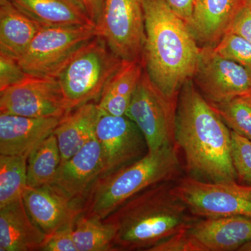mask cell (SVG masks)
Returning a JSON list of instances; mask_svg holds the SVG:
<instances>
[{
    "label": "cell",
    "instance_id": "cell-1",
    "mask_svg": "<svg viewBox=\"0 0 251 251\" xmlns=\"http://www.w3.org/2000/svg\"><path fill=\"white\" fill-rule=\"evenodd\" d=\"M175 143L190 176L211 182L237 181L231 130L204 99L192 78L178 96Z\"/></svg>",
    "mask_w": 251,
    "mask_h": 251
},
{
    "label": "cell",
    "instance_id": "cell-2",
    "mask_svg": "<svg viewBox=\"0 0 251 251\" xmlns=\"http://www.w3.org/2000/svg\"><path fill=\"white\" fill-rule=\"evenodd\" d=\"M145 72L168 99L177 100L183 85L193 78L201 48L184 21L164 0H144Z\"/></svg>",
    "mask_w": 251,
    "mask_h": 251
},
{
    "label": "cell",
    "instance_id": "cell-3",
    "mask_svg": "<svg viewBox=\"0 0 251 251\" xmlns=\"http://www.w3.org/2000/svg\"><path fill=\"white\" fill-rule=\"evenodd\" d=\"M173 183L143 190L103 219L115 229V251H148L197 219L175 194Z\"/></svg>",
    "mask_w": 251,
    "mask_h": 251
},
{
    "label": "cell",
    "instance_id": "cell-4",
    "mask_svg": "<svg viewBox=\"0 0 251 251\" xmlns=\"http://www.w3.org/2000/svg\"><path fill=\"white\" fill-rule=\"evenodd\" d=\"M176 145L148 152L115 173L99 177L82 204V215L103 220L126 201L153 185L174 181L181 173Z\"/></svg>",
    "mask_w": 251,
    "mask_h": 251
},
{
    "label": "cell",
    "instance_id": "cell-5",
    "mask_svg": "<svg viewBox=\"0 0 251 251\" xmlns=\"http://www.w3.org/2000/svg\"><path fill=\"white\" fill-rule=\"evenodd\" d=\"M123 62L98 35L78 50L55 77L69 111L97 103Z\"/></svg>",
    "mask_w": 251,
    "mask_h": 251
},
{
    "label": "cell",
    "instance_id": "cell-6",
    "mask_svg": "<svg viewBox=\"0 0 251 251\" xmlns=\"http://www.w3.org/2000/svg\"><path fill=\"white\" fill-rule=\"evenodd\" d=\"M174 192L197 218H251V185L211 182L187 176L173 183Z\"/></svg>",
    "mask_w": 251,
    "mask_h": 251
},
{
    "label": "cell",
    "instance_id": "cell-7",
    "mask_svg": "<svg viewBox=\"0 0 251 251\" xmlns=\"http://www.w3.org/2000/svg\"><path fill=\"white\" fill-rule=\"evenodd\" d=\"M97 36L96 26L41 27L18 62L28 75L55 77L74 54Z\"/></svg>",
    "mask_w": 251,
    "mask_h": 251
},
{
    "label": "cell",
    "instance_id": "cell-8",
    "mask_svg": "<svg viewBox=\"0 0 251 251\" xmlns=\"http://www.w3.org/2000/svg\"><path fill=\"white\" fill-rule=\"evenodd\" d=\"M177 100L166 97L144 70L126 116L138 126L153 152L175 145V127Z\"/></svg>",
    "mask_w": 251,
    "mask_h": 251
},
{
    "label": "cell",
    "instance_id": "cell-9",
    "mask_svg": "<svg viewBox=\"0 0 251 251\" xmlns=\"http://www.w3.org/2000/svg\"><path fill=\"white\" fill-rule=\"evenodd\" d=\"M97 35L123 61L143 62L144 0H104Z\"/></svg>",
    "mask_w": 251,
    "mask_h": 251
},
{
    "label": "cell",
    "instance_id": "cell-10",
    "mask_svg": "<svg viewBox=\"0 0 251 251\" xmlns=\"http://www.w3.org/2000/svg\"><path fill=\"white\" fill-rule=\"evenodd\" d=\"M0 112L35 118H63L70 111L57 78L29 75L0 92Z\"/></svg>",
    "mask_w": 251,
    "mask_h": 251
},
{
    "label": "cell",
    "instance_id": "cell-11",
    "mask_svg": "<svg viewBox=\"0 0 251 251\" xmlns=\"http://www.w3.org/2000/svg\"><path fill=\"white\" fill-rule=\"evenodd\" d=\"M195 85L211 104L245 95L251 89V72L216 53L212 46H202L193 75Z\"/></svg>",
    "mask_w": 251,
    "mask_h": 251
},
{
    "label": "cell",
    "instance_id": "cell-12",
    "mask_svg": "<svg viewBox=\"0 0 251 251\" xmlns=\"http://www.w3.org/2000/svg\"><path fill=\"white\" fill-rule=\"evenodd\" d=\"M95 137L101 150L103 172L107 176L138 161L148 153L145 137L128 117L100 112L95 127Z\"/></svg>",
    "mask_w": 251,
    "mask_h": 251
},
{
    "label": "cell",
    "instance_id": "cell-13",
    "mask_svg": "<svg viewBox=\"0 0 251 251\" xmlns=\"http://www.w3.org/2000/svg\"><path fill=\"white\" fill-rule=\"evenodd\" d=\"M103 172L101 150L95 135L67 161L61 163L49 186L82 206Z\"/></svg>",
    "mask_w": 251,
    "mask_h": 251
},
{
    "label": "cell",
    "instance_id": "cell-14",
    "mask_svg": "<svg viewBox=\"0 0 251 251\" xmlns=\"http://www.w3.org/2000/svg\"><path fill=\"white\" fill-rule=\"evenodd\" d=\"M22 197L31 219L48 237L75 224L82 212V206L49 185L40 187L26 186Z\"/></svg>",
    "mask_w": 251,
    "mask_h": 251
},
{
    "label": "cell",
    "instance_id": "cell-15",
    "mask_svg": "<svg viewBox=\"0 0 251 251\" xmlns=\"http://www.w3.org/2000/svg\"><path fill=\"white\" fill-rule=\"evenodd\" d=\"M61 119L0 114V154L28 158L33 150L53 133Z\"/></svg>",
    "mask_w": 251,
    "mask_h": 251
},
{
    "label": "cell",
    "instance_id": "cell-16",
    "mask_svg": "<svg viewBox=\"0 0 251 251\" xmlns=\"http://www.w3.org/2000/svg\"><path fill=\"white\" fill-rule=\"evenodd\" d=\"M202 251H234L251 239V218L225 216L196 219L188 229Z\"/></svg>",
    "mask_w": 251,
    "mask_h": 251
},
{
    "label": "cell",
    "instance_id": "cell-17",
    "mask_svg": "<svg viewBox=\"0 0 251 251\" xmlns=\"http://www.w3.org/2000/svg\"><path fill=\"white\" fill-rule=\"evenodd\" d=\"M47 238L31 219L23 197L0 207V251H41Z\"/></svg>",
    "mask_w": 251,
    "mask_h": 251
},
{
    "label": "cell",
    "instance_id": "cell-18",
    "mask_svg": "<svg viewBox=\"0 0 251 251\" xmlns=\"http://www.w3.org/2000/svg\"><path fill=\"white\" fill-rule=\"evenodd\" d=\"M245 5L246 0H197L188 27L198 43L213 47Z\"/></svg>",
    "mask_w": 251,
    "mask_h": 251
},
{
    "label": "cell",
    "instance_id": "cell-19",
    "mask_svg": "<svg viewBox=\"0 0 251 251\" xmlns=\"http://www.w3.org/2000/svg\"><path fill=\"white\" fill-rule=\"evenodd\" d=\"M100 111L96 102L72 110L61 119L53 134L57 138L62 162L77 152L95 135V127Z\"/></svg>",
    "mask_w": 251,
    "mask_h": 251
},
{
    "label": "cell",
    "instance_id": "cell-20",
    "mask_svg": "<svg viewBox=\"0 0 251 251\" xmlns=\"http://www.w3.org/2000/svg\"><path fill=\"white\" fill-rule=\"evenodd\" d=\"M10 1L41 27L94 25L83 9L74 0Z\"/></svg>",
    "mask_w": 251,
    "mask_h": 251
},
{
    "label": "cell",
    "instance_id": "cell-21",
    "mask_svg": "<svg viewBox=\"0 0 251 251\" xmlns=\"http://www.w3.org/2000/svg\"><path fill=\"white\" fill-rule=\"evenodd\" d=\"M145 68L140 61H124L110 77L97 102L102 113L125 116Z\"/></svg>",
    "mask_w": 251,
    "mask_h": 251
},
{
    "label": "cell",
    "instance_id": "cell-22",
    "mask_svg": "<svg viewBox=\"0 0 251 251\" xmlns=\"http://www.w3.org/2000/svg\"><path fill=\"white\" fill-rule=\"evenodd\" d=\"M41 26L10 0H0V51L19 58Z\"/></svg>",
    "mask_w": 251,
    "mask_h": 251
},
{
    "label": "cell",
    "instance_id": "cell-23",
    "mask_svg": "<svg viewBox=\"0 0 251 251\" xmlns=\"http://www.w3.org/2000/svg\"><path fill=\"white\" fill-rule=\"evenodd\" d=\"M62 162L57 138L52 133L27 158V186L40 187L53 179Z\"/></svg>",
    "mask_w": 251,
    "mask_h": 251
},
{
    "label": "cell",
    "instance_id": "cell-24",
    "mask_svg": "<svg viewBox=\"0 0 251 251\" xmlns=\"http://www.w3.org/2000/svg\"><path fill=\"white\" fill-rule=\"evenodd\" d=\"M77 251H115V229L103 220L80 214L73 230Z\"/></svg>",
    "mask_w": 251,
    "mask_h": 251
},
{
    "label": "cell",
    "instance_id": "cell-25",
    "mask_svg": "<svg viewBox=\"0 0 251 251\" xmlns=\"http://www.w3.org/2000/svg\"><path fill=\"white\" fill-rule=\"evenodd\" d=\"M27 158L0 154V207L22 197L27 186Z\"/></svg>",
    "mask_w": 251,
    "mask_h": 251
},
{
    "label": "cell",
    "instance_id": "cell-26",
    "mask_svg": "<svg viewBox=\"0 0 251 251\" xmlns=\"http://www.w3.org/2000/svg\"><path fill=\"white\" fill-rule=\"evenodd\" d=\"M210 104L231 131L251 140V99L243 95L224 103Z\"/></svg>",
    "mask_w": 251,
    "mask_h": 251
},
{
    "label": "cell",
    "instance_id": "cell-27",
    "mask_svg": "<svg viewBox=\"0 0 251 251\" xmlns=\"http://www.w3.org/2000/svg\"><path fill=\"white\" fill-rule=\"evenodd\" d=\"M213 48L216 53L251 72V43L244 38L233 33H226Z\"/></svg>",
    "mask_w": 251,
    "mask_h": 251
},
{
    "label": "cell",
    "instance_id": "cell-28",
    "mask_svg": "<svg viewBox=\"0 0 251 251\" xmlns=\"http://www.w3.org/2000/svg\"><path fill=\"white\" fill-rule=\"evenodd\" d=\"M232 159L237 181L251 185V140L231 131Z\"/></svg>",
    "mask_w": 251,
    "mask_h": 251
},
{
    "label": "cell",
    "instance_id": "cell-29",
    "mask_svg": "<svg viewBox=\"0 0 251 251\" xmlns=\"http://www.w3.org/2000/svg\"><path fill=\"white\" fill-rule=\"evenodd\" d=\"M28 75L17 58L0 52V92L21 82Z\"/></svg>",
    "mask_w": 251,
    "mask_h": 251
},
{
    "label": "cell",
    "instance_id": "cell-30",
    "mask_svg": "<svg viewBox=\"0 0 251 251\" xmlns=\"http://www.w3.org/2000/svg\"><path fill=\"white\" fill-rule=\"evenodd\" d=\"M148 251H202L188 233V229L175 234Z\"/></svg>",
    "mask_w": 251,
    "mask_h": 251
},
{
    "label": "cell",
    "instance_id": "cell-31",
    "mask_svg": "<svg viewBox=\"0 0 251 251\" xmlns=\"http://www.w3.org/2000/svg\"><path fill=\"white\" fill-rule=\"evenodd\" d=\"M74 225L54 232L46 239L42 251H77L73 230Z\"/></svg>",
    "mask_w": 251,
    "mask_h": 251
},
{
    "label": "cell",
    "instance_id": "cell-32",
    "mask_svg": "<svg viewBox=\"0 0 251 251\" xmlns=\"http://www.w3.org/2000/svg\"><path fill=\"white\" fill-rule=\"evenodd\" d=\"M233 33L251 43V10L245 5L236 15L226 33Z\"/></svg>",
    "mask_w": 251,
    "mask_h": 251
},
{
    "label": "cell",
    "instance_id": "cell-33",
    "mask_svg": "<svg viewBox=\"0 0 251 251\" xmlns=\"http://www.w3.org/2000/svg\"><path fill=\"white\" fill-rule=\"evenodd\" d=\"M168 7L188 25L193 19L197 0H164Z\"/></svg>",
    "mask_w": 251,
    "mask_h": 251
},
{
    "label": "cell",
    "instance_id": "cell-34",
    "mask_svg": "<svg viewBox=\"0 0 251 251\" xmlns=\"http://www.w3.org/2000/svg\"><path fill=\"white\" fill-rule=\"evenodd\" d=\"M97 26L103 10L104 0H74Z\"/></svg>",
    "mask_w": 251,
    "mask_h": 251
},
{
    "label": "cell",
    "instance_id": "cell-35",
    "mask_svg": "<svg viewBox=\"0 0 251 251\" xmlns=\"http://www.w3.org/2000/svg\"><path fill=\"white\" fill-rule=\"evenodd\" d=\"M239 251H251V239L249 242L243 244L242 247L239 248Z\"/></svg>",
    "mask_w": 251,
    "mask_h": 251
},
{
    "label": "cell",
    "instance_id": "cell-36",
    "mask_svg": "<svg viewBox=\"0 0 251 251\" xmlns=\"http://www.w3.org/2000/svg\"><path fill=\"white\" fill-rule=\"evenodd\" d=\"M246 5L251 10V0H246Z\"/></svg>",
    "mask_w": 251,
    "mask_h": 251
},
{
    "label": "cell",
    "instance_id": "cell-37",
    "mask_svg": "<svg viewBox=\"0 0 251 251\" xmlns=\"http://www.w3.org/2000/svg\"><path fill=\"white\" fill-rule=\"evenodd\" d=\"M245 96H247V97H249V98L251 99V90L249 91V92L247 94H245Z\"/></svg>",
    "mask_w": 251,
    "mask_h": 251
}]
</instances>
